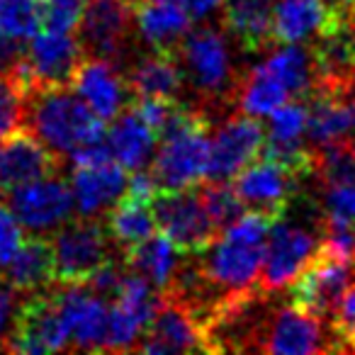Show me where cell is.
<instances>
[{
  "label": "cell",
  "mask_w": 355,
  "mask_h": 355,
  "mask_svg": "<svg viewBox=\"0 0 355 355\" xmlns=\"http://www.w3.org/2000/svg\"><path fill=\"white\" fill-rule=\"evenodd\" d=\"M355 85L316 83L304 98L306 105V141L311 148L353 139V107L350 95Z\"/></svg>",
  "instance_id": "obj_20"
},
{
  "label": "cell",
  "mask_w": 355,
  "mask_h": 355,
  "mask_svg": "<svg viewBox=\"0 0 355 355\" xmlns=\"http://www.w3.org/2000/svg\"><path fill=\"white\" fill-rule=\"evenodd\" d=\"M306 180L285 168L282 163L258 153L248 166L234 175L232 188L243 209L261 212L270 219L285 217L287 207L295 200Z\"/></svg>",
  "instance_id": "obj_10"
},
{
  "label": "cell",
  "mask_w": 355,
  "mask_h": 355,
  "mask_svg": "<svg viewBox=\"0 0 355 355\" xmlns=\"http://www.w3.org/2000/svg\"><path fill=\"white\" fill-rule=\"evenodd\" d=\"M22 239H25L22 224L17 222V217L12 214V209L0 200V268L6 266V263L15 256V251L20 248Z\"/></svg>",
  "instance_id": "obj_40"
},
{
  "label": "cell",
  "mask_w": 355,
  "mask_h": 355,
  "mask_svg": "<svg viewBox=\"0 0 355 355\" xmlns=\"http://www.w3.org/2000/svg\"><path fill=\"white\" fill-rule=\"evenodd\" d=\"M338 353H355V282L345 287L329 319Z\"/></svg>",
  "instance_id": "obj_38"
},
{
  "label": "cell",
  "mask_w": 355,
  "mask_h": 355,
  "mask_svg": "<svg viewBox=\"0 0 355 355\" xmlns=\"http://www.w3.org/2000/svg\"><path fill=\"white\" fill-rule=\"evenodd\" d=\"M85 0H42V30L76 32Z\"/></svg>",
  "instance_id": "obj_39"
},
{
  "label": "cell",
  "mask_w": 355,
  "mask_h": 355,
  "mask_svg": "<svg viewBox=\"0 0 355 355\" xmlns=\"http://www.w3.org/2000/svg\"><path fill=\"white\" fill-rule=\"evenodd\" d=\"M156 229L166 234L183 253H198L207 248L222 229L214 224L198 193V185L171 193H156L151 200Z\"/></svg>",
  "instance_id": "obj_8"
},
{
  "label": "cell",
  "mask_w": 355,
  "mask_h": 355,
  "mask_svg": "<svg viewBox=\"0 0 355 355\" xmlns=\"http://www.w3.org/2000/svg\"><path fill=\"white\" fill-rule=\"evenodd\" d=\"M71 88L103 122L114 119L132 103V90L119 66L98 56H83L71 78Z\"/></svg>",
  "instance_id": "obj_21"
},
{
  "label": "cell",
  "mask_w": 355,
  "mask_h": 355,
  "mask_svg": "<svg viewBox=\"0 0 355 355\" xmlns=\"http://www.w3.org/2000/svg\"><path fill=\"white\" fill-rule=\"evenodd\" d=\"M110 122H112L110 129H105V144H107L110 158L119 163L127 173L144 171L156 151V132L144 122L141 114L132 107V103Z\"/></svg>",
  "instance_id": "obj_24"
},
{
  "label": "cell",
  "mask_w": 355,
  "mask_h": 355,
  "mask_svg": "<svg viewBox=\"0 0 355 355\" xmlns=\"http://www.w3.org/2000/svg\"><path fill=\"white\" fill-rule=\"evenodd\" d=\"M355 282V261L329 251L321 243L309 266L287 285L290 304L306 309L319 319H331L338 297Z\"/></svg>",
  "instance_id": "obj_11"
},
{
  "label": "cell",
  "mask_w": 355,
  "mask_h": 355,
  "mask_svg": "<svg viewBox=\"0 0 355 355\" xmlns=\"http://www.w3.org/2000/svg\"><path fill=\"white\" fill-rule=\"evenodd\" d=\"M290 93L285 90V85L270 73L263 64L248 69L246 73H241L239 78V90H236V107L253 117H268L275 107H280L282 103H287Z\"/></svg>",
  "instance_id": "obj_32"
},
{
  "label": "cell",
  "mask_w": 355,
  "mask_h": 355,
  "mask_svg": "<svg viewBox=\"0 0 355 355\" xmlns=\"http://www.w3.org/2000/svg\"><path fill=\"white\" fill-rule=\"evenodd\" d=\"M209 129L212 124H195L158 139L146 171L156 193L185 190L202 183L209 163Z\"/></svg>",
  "instance_id": "obj_5"
},
{
  "label": "cell",
  "mask_w": 355,
  "mask_h": 355,
  "mask_svg": "<svg viewBox=\"0 0 355 355\" xmlns=\"http://www.w3.org/2000/svg\"><path fill=\"white\" fill-rule=\"evenodd\" d=\"M56 304L69 336V350L103 353L107 331V300L85 282H54Z\"/></svg>",
  "instance_id": "obj_17"
},
{
  "label": "cell",
  "mask_w": 355,
  "mask_h": 355,
  "mask_svg": "<svg viewBox=\"0 0 355 355\" xmlns=\"http://www.w3.org/2000/svg\"><path fill=\"white\" fill-rule=\"evenodd\" d=\"M151 200L153 198L134 195L127 190V193L103 214L105 229H107L112 243L119 248V253L137 246L139 241L148 239L153 232H158L156 219H153Z\"/></svg>",
  "instance_id": "obj_30"
},
{
  "label": "cell",
  "mask_w": 355,
  "mask_h": 355,
  "mask_svg": "<svg viewBox=\"0 0 355 355\" xmlns=\"http://www.w3.org/2000/svg\"><path fill=\"white\" fill-rule=\"evenodd\" d=\"M22 56H25V46L20 40L0 35V73H10L20 64Z\"/></svg>",
  "instance_id": "obj_42"
},
{
  "label": "cell",
  "mask_w": 355,
  "mask_h": 355,
  "mask_svg": "<svg viewBox=\"0 0 355 355\" xmlns=\"http://www.w3.org/2000/svg\"><path fill=\"white\" fill-rule=\"evenodd\" d=\"M83 46L73 32H37L25 49L20 64L10 71L25 98L30 90L46 85H71L76 69L83 61Z\"/></svg>",
  "instance_id": "obj_7"
},
{
  "label": "cell",
  "mask_w": 355,
  "mask_h": 355,
  "mask_svg": "<svg viewBox=\"0 0 355 355\" xmlns=\"http://www.w3.org/2000/svg\"><path fill=\"white\" fill-rule=\"evenodd\" d=\"M314 178L321 185H353L355 188V139L314 148Z\"/></svg>",
  "instance_id": "obj_33"
},
{
  "label": "cell",
  "mask_w": 355,
  "mask_h": 355,
  "mask_svg": "<svg viewBox=\"0 0 355 355\" xmlns=\"http://www.w3.org/2000/svg\"><path fill=\"white\" fill-rule=\"evenodd\" d=\"M137 350L153 355L195 353V350L207 353V343H205L202 326H200L198 316L173 295L161 292L156 309H153L151 319H148L146 329L139 338Z\"/></svg>",
  "instance_id": "obj_18"
},
{
  "label": "cell",
  "mask_w": 355,
  "mask_h": 355,
  "mask_svg": "<svg viewBox=\"0 0 355 355\" xmlns=\"http://www.w3.org/2000/svg\"><path fill=\"white\" fill-rule=\"evenodd\" d=\"M350 8L336 0H275L270 17L272 44H302L338 25Z\"/></svg>",
  "instance_id": "obj_19"
},
{
  "label": "cell",
  "mask_w": 355,
  "mask_h": 355,
  "mask_svg": "<svg viewBox=\"0 0 355 355\" xmlns=\"http://www.w3.org/2000/svg\"><path fill=\"white\" fill-rule=\"evenodd\" d=\"M112 297L114 302L107 304V331H105L103 353L137 350L139 338L156 309L161 292L139 272L124 270Z\"/></svg>",
  "instance_id": "obj_12"
},
{
  "label": "cell",
  "mask_w": 355,
  "mask_h": 355,
  "mask_svg": "<svg viewBox=\"0 0 355 355\" xmlns=\"http://www.w3.org/2000/svg\"><path fill=\"white\" fill-rule=\"evenodd\" d=\"M127 85L134 98H180L185 83L175 51H148L127 71Z\"/></svg>",
  "instance_id": "obj_27"
},
{
  "label": "cell",
  "mask_w": 355,
  "mask_h": 355,
  "mask_svg": "<svg viewBox=\"0 0 355 355\" xmlns=\"http://www.w3.org/2000/svg\"><path fill=\"white\" fill-rule=\"evenodd\" d=\"M20 297H22L20 292L12 290V287L0 277V345H3V338H6L8 329H10L12 314H15Z\"/></svg>",
  "instance_id": "obj_41"
},
{
  "label": "cell",
  "mask_w": 355,
  "mask_h": 355,
  "mask_svg": "<svg viewBox=\"0 0 355 355\" xmlns=\"http://www.w3.org/2000/svg\"><path fill=\"white\" fill-rule=\"evenodd\" d=\"M258 353H326L336 350L334 331H326L324 319L295 304L277 306L263 324L256 343Z\"/></svg>",
  "instance_id": "obj_16"
},
{
  "label": "cell",
  "mask_w": 355,
  "mask_h": 355,
  "mask_svg": "<svg viewBox=\"0 0 355 355\" xmlns=\"http://www.w3.org/2000/svg\"><path fill=\"white\" fill-rule=\"evenodd\" d=\"M76 32L85 56L117 64L134 42V0H85Z\"/></svg>",
  "instance_id": "obj_13"
},
{
  "label": "cell",
  "mask_w": 355,
  "mask_h": 355,
  "mask_svg": "<svg viewBox=\"0 0 355 355\" xmlns=\"http://www.w3.org/2000/svg\"><path fill=\"white\" fill-rule=\"evenodd\" d=\"M321 246V232H311L300 224L277 217L268 229L258 287L266 292H280L309 266Z\"/></svg>",
  "instance_id": "obj_9"
},
{
  "label": "cell",
  "mask_w": 355,
  "mask_h": 355,
  "mask_svg": "<svg viewBox=\"0 0 355 355\" xmlns=\"http://www.w3.org/2000/svg\"><path fill=\"white\" fill-rule=\"evenodd\" d=\"M272 222L275 219L266 214L246 209L232 224H227L207 248L190 253L207 295L209 314L229 297L258 287L268 229Z\"/></svg>",
  "instance_id": "obj_1"
},
{
  "label": "cell",
  "mask_w": 355,
  "mask_h": 355,
  "mask_svg": "<svg viewBox=\"0 0 355 355\" xmlns=\"http://www.w3.org/2000/svg\"><path fill=\"white\" fill-rule=\"evenodd\" d=\"M25 129L61 158L83 144L105 139V122L71 85L30 90L25 98Z\"/></svg>",
  "instance_id": "obj_3"
},
{
  "label": "cell",
  "mask_w": 355,
  "mask_h": 355,
  "mask_svg": "<svg viewBox=\"0 0 355 355\" xmlns=\"http://www.w3.org/2000/svg\"><path fill=\"white\" fill-rule=\"evenodd\" d=\"M185 256L188 253L180 251L166 234L153 232L151 236L139 241L137 246L122 251V263L127 270L139 272L161 292L171 285L173 275L178 272Z\"/></svg>",
  "instance_id": "obj_29"
},
{
  "label": "cell",
  "mask_w": 355,
  "mask_h": 355,
  "mask_svg": "<svg viewBox=\"0 0 355 355\" xmlns=\"http://www.w3.org/2000/svg\"><path fill=\"white\" fill-rule=\"evenodd\" d=\"M209 132V163L205 180L212 183H232L234 175L261 153L266 139L261 119L241 110L224 114L222 122Z\"/></svg>",
  "instance_id": "obj_14"
},
{
  "label": "cell",
  "mask_w": 355,
  "mask_h": 355,
  "mask_svg": "<svg viewBox=\"0 0 355 355\" xmlns=\"http://www.w3.org/2000/svg\"><path fill=\"white\" fill-rule=\"evenodd\" d=\"M193 17L173 0H134V30L151 51H175Z\"/></svg>",
  "instance_id": "obj_26"
},
{
  "label": "cell",
  "mask_w": 355,
  "mask_h": 355,
  "mask_svg": "<svg viewBox=\"0 0 355 355\" xmlns=\"http://www.w3.org/2000/svg\"><path fill=\"white\" fill-rule=\"evenodd\" d=\"M350 107H353V139H355V88H353V95H350Z\"/></svg>",
  "instance_id": "obj_43"
},
{
  "label": "cell",
  "mask_w": 355,
  "mask_h": 355,
  "mask_svg": "<svg viewBox=\"0 0 355 355\" xmlns=\"http://www.w3.org/2000/svg\"><path fill=\"white\" fill-rule=\"evenodd\" d=\"M175 59L180 64L183 83H190L193 105L205 114L224 117L229 105L236 103L241 73L236 71L229 40L217 27H190L178 42Z\"/></svg>",
  "instance_id": "obj_2"
},
{
  "label": "cell",
  "mask_w": 355,
  "mask_h": 355,
  "mask_svg": "<svg viewBox=\"0 0 355 355\" xmlns=\"http://www.w3.org/2000/svg\"><path fill=\"white\" fill-rule=\"evenodd\" d=\"M336 3H340V6L350 8V10H355V0H336Z\"/></svg>",
  "instance_id": "obj_44"
},
{
  "label": "cell",
  "mask_w": 355,
  "mask_h": 355,
  "mask_svg": "<svg viewBox=\"0 0 355 355\" xmlns=\"http://www.w3.org/2000/svg\"><path fill=\"white\" fill-rule=\"evenodd\" d=\"M263 66L285 85L292 100H304L316 85V64L311 46L302 44H272Z\"/></svg>",
  "instance_id": "obj_31"
},
{
  "label": "cell",
  "mask_w": 355,
  "mask_h": 355,
  "mask_svg": "<svg viewBox=\"0 0 355 355\" xmlns=\"http://www.w3.org/2000/svg\"><path fill=\"white\" fill-rule=\"evenodd\" d=\"M0 350L25 355L69 350V336H66L64 319H61L59 304H56L54 285L22 295Z\"/></svg>",
  "instance_id": "obj_6"
},
{
  "label": "cell",
  "mask_w": 355,
  "mask_h": 355,
  "mask_svg": "<svg viewBox=\"0 0 355 355\" xmlns=\"http://www.w3.org/2000/svg\"><path fill=\"white\" fill-rule=\"evenodd\" d=\"M0 277L20 295H30L54 285L56 270L51 239L44 234H32L22 239L15 256L0 268Z\"/></svg>",
  "instance_id": "obj_25"
},
{
  "label": "cell",
  "mask_w": 355,
  "mask_h": 355,
  "mask_svg": "<svg viewBox=\"0 0 355 355\" xmlns=\"http://www.w3.org/2000/svg\"><path fill=\"white\" fill-rule=\"evenodd\" d=\"M42 30V0H0V35L27 42Z\"/></svg>",
  "instance_id": "obj_34"
},
{
  "label": "cell",
  "mask_w": 355,
  "mask_h": 355,
  "mask_svg": "<svg viewBox=\"0 0 355 355\" xmlns=\"http://www.w3.org/2000/svg\"><path fill=\"white\" fill-rule=\"evenodd\" d=\"M198 193L202 198L205 207H207L209 217L214 219L219 229L232 224L239 214H243V205L239 202L236 193H234L232 183H212V180H202L198 183Z\"/></svg>",
  "instance_id": "obj_35"
},
{
  "label": "cell",
  "mask_w": 355,
  "mask_h": 355,
  "mask_svg": "<svg viewBox=\"0 0 355 355\" xmlns=\"http://www.w3.org/2000/svg\"><path fill=\"white\" fill-rule=\"evenodd\" d=\"M173 3H183V0H173Z\"/></svg>",
  "instance_id": "obj_45"
},
{
  "label": "cell",
  "mask_w": 355,
  "mask_h": 355,
  "mask_svg": "<svg viewBox=\"0 0 355 355\" xmlns=\"http://www.w3.org/2000/svg\"><path fill=\"white\" fill-rule=\"evenodd\" d=\"M0 198H6V205L12 209L22 229L32 234L54 232L73 212L71 185L59 175L37 178V180L0 193Z\"/></svg>",
  "instance_id": "obj_15"
},
{
  "label": "cell",
  "mask_w": 355,
  "mask_h": 355,
  "mask_svg": "<svg viewBox=\"0 0 355 355\" xmlns=\"http://www.w3.org/2000/svg\"><path fill=\"white\" fill-rule=\"evenodd\" d=\"M61 168L64 158L44 146L30 129L20 127L8 134L0 146V193L37 178L56 175Z\"/></svg>",
  "instance_id": "obj_22"
},
{
  "label": "cell",
  "mask_w": 355,
  "mask_h": 355,
  "mask_svg": "<svg viewBox=\"0 0 355 355\" xmlns=\"http://www.w3.org/2000/svg\"><path fill=\"white\" fill-rule=\"evenodd\" d=\"M51 239L56 282H85L100 266L122 256L112 243L103 217L66 219Z\"/></svg>",
  "instance_id": "obj_4"
},
{
  "label": "cell",
  "mask_w": 355,
  "mask_h": 355,
  "mask_svg": "<svg viewBox=\"0 0 355 355\" xmlns=\"http://www.w3.org/2000/svg\"><path fill=\"white\" fill-rule=\"evenodd\" d=\"M321 224L355 229V188L353 185H324L321 193Z\"/></svg>",
  "instance_id": "obj_37"
},
{
  "label": "cell",
  "mask_w": 355,
  "mask_h": 355,
  "mask_svg": "<svg viewBox=\"0 0 355 355\" xmlns=\"http://www.w3.org/2000/svg\"><path fill=\"white\" fill-rule=\"evenodd\" d=\"M25 127V90L12 73H0V139Z\"/></svg>",
  "instance_id": "obj_36"
},
{
  "label": "cell",
  "mask_w": 355,
  "mask_h": 355,
  "mask_svg": "<svg viewBox=\"0 0 355 355\" xmlns=\"http://www.w3.org/2000/svg\"><path fill=\"white\" fill-rule=\"evenodd\" d=\"M275 0H219L224 32L241 49L261 51L272 46L270 17Z\"/></svg>",
  "instance_id": "obj_28"
},
{
  "label": "cell",
  "mask_w": 355,
  "mask_h": 355,
  "mask_svg": "<svg viewBox=\"0 0 355 355\" xmlns=\"http://www.w3.org/2000/svg\"><path fill=\"white\" fill-rule=\"evenodd\" d=\"M73 207L80 217H103L129 188V173L112 158L90 166H73Z\"/></svg>",
  "instance_id": "obj_23"
}]
</instances>
